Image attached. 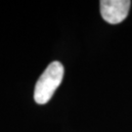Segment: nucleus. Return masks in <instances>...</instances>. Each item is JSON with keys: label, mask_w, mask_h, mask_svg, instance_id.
<instances>
[{"label": "nucleus", "mask_w": 132, "mask_h": 132, "mask_svg": "<svg viewBox=\"0 0 132 132\" xmlns=\"http://www.w3.org/2000/svg\"><path fill=\"white\" fill-rule=\"evenodd\" d=\"M64 77V67L60 62L51 63L43 71L34 88V101L39 105L48 103Z\"/></svg>", "instance_id": "f257e3e1"}, {"label": "nucleus", "mask_w": 132, "mask_h": 132, "mask_svg": "<svg viewBox=\"0 0 132 132\" xmlns=\"http://www.w3.org/2000/svg\"><path fill=\"white\" fill-rule=\"evenodd\" d=\"M130 4L129 0H102L100 1L101 15L109 24H119L126 19Z\"/></svg>", "instance_id": "f03ea898"}]
</instances>
